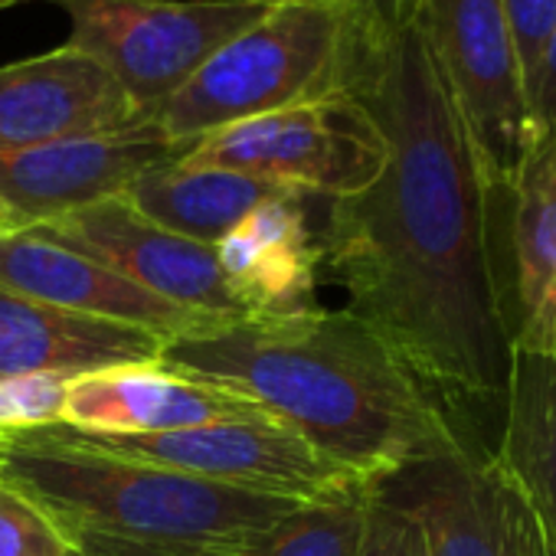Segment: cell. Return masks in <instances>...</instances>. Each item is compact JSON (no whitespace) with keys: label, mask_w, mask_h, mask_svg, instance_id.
I'll list each match as a JSON object with an SVG mask.
<instances>
[{"label":"cell","mask_w":556,"mask_h":556,"mask_svg":"<svg viewBox=\"0 0 556 556\" xmlns=\"http://www.w3.org/2000/svg\"><path fill=\"white\" fill-rule=\"evenodd\" d=\"M0 556H73V549L34 501L0 484Z\"/></svg>","instance_id":"cell-22"},{"label":"cell","mask_w":556,"mask_h":556,"mask_svg":"<svg viewBox=\"0 0 556 556\" xmlns=\"http://www.w3.org/2000/svg\"><path fill=\"white\" fill-rule=\"evenodd\" d=\"M122 86L73 47L0 66V151L141 125Z\"/></svg>","instance_id":"cell-13"},{"label":"cell","mask_w":556,"mask_h":556,"mask_svg":"<svg viewBox=\"0 0 556 556\" xmlns=\"http://www.w3.org/2000/svg\"><path fill=\"white\" fill-rule=\"evenodd\" d=\"M0 289L63 312L131 325L157 334L161 341L206 334L229 325L210 315L177 308L138 289L118 271L43 236L34 226L0 236Z\"/></svg>","instance_id":"cell-12"},{"label":"cell","mask_w":556,"mask_h":556,"mask_svg":"<svg viewBox=\"0 0 556 556\" xmlns=\"http://www.w3.org/2000/svg\"><path fill=\"white\" fill-rule=\"evenodd\" d=\"M164 341L151 331L63 312L0 289V380L50 374L76 380L99 370L157 364Z\"/></svg>","instance_id":"cell-17"},{"label":"cell","mask_w":556,"mask_h":556,"mask_svg":"<svg viewBox=\"0 0 556 556\" xmlns=\"http://www.w3.org/2000/svg\"><path fill=\"white\" fill-rule=\"evenodd\" d=\"M70 380L34 374L0 380V432H27L63 419Z\"/></svg>","instance_id":"cell-21"},{"label":"cell","mask_w":556,"mask_h":556,"mask_svg":"<svg viewBox=\"0 0 556 556\" xmlns=\"http://www.w3.org/2000/svg\"><path fill=\"white\" fill-rule=\"evenodd\" d=\"M331 4H351V0H331Z\"/></svg>","instance_id":"cell-29"},{"label":"cell","mask_w":556,"mask_h":556,"mask_svg":"<svg viewBox=\"0 0 556 556\" xmlns=\"http://www.w3.org/2000/svg\"><path fill=\"white\" fill-rule=\"evenodd\" d=\"M226 419H271L252 400L180 377L161 364H135L70 380L63 426L99 435H157Z\"/></svg>","instance_id":"cell-14"},{"label":"cell","mask_w":556,"mask_h":556,"mask_svg":"<svg viewBox=\"0 0 556 556\" xmlns=\"http://www.w3.org/2000/svg\"><path fill=\"white\" fill-rule=\"evenodd\" d=\"M501 11L507 21L510 47L527 96V118H530V96L536 86V73L549 47V37L556 30V0H501Z\"/></svg>","instance_id":"cell-23"},{"label":"cell","mask_w":556,"mask_h":556,"mask_svg":"<svg viewBox=\"0 0 556 556\" xmlns=\"http://www.w3.org/2000/svg\"><path fill=\"white\" fill-rule=\"evenodd\" d=\"M286 193L302 190H289L282 184L223 167H193L184 161H170L141 174L122 197L148 223L200 245H216L255 206Z\"/></svg>","instance_id":"cell-18"},{"label":"cell","mask_w":556,"mask_h":556,"mask_svg":"<svg viewBox=\"0 0 556 556\" xmlns=\"http://www.w3.org/2000/svg\"><path fill=\"white\" fill-rule=\"evenodd\" d=\"M0 484L34 501L73 556H223L302 504L99 452L63 422L0 432Z\"/></svg>","instance_id":"cell-3"},{"label":"cell","mask_w":556,"mask_h":556,"mask_svg":"<svg viewBox=\"0 0 556 556\" xmlns=\"http://www.w3.org/2000/svg\"><path fill=\"white\" fill-rule=\"evenodd\" d=\"M370 491L416 517L429 556H556L484 432H468L448 452L413 462Z\"/></svg>","instance_id":"cell-7"},{"label":"cell","mask_w":556,"mask_h":556,"mask_svg":"<svg viewBox=\"0 0 556 556\" xmlns=\"http://www.w3.org/2000/svg\"><path fill=\"white\" fill-rule=\"evenodd\" d=\"M70 432L79 442L128 462L161 465L216 484L292 501H315L354 488H370L278 419H226L157 435Z\"/></svg>","instance_id":"cell-8"},{"label":"cell","mask_w":556,"mask_h":556,"mask_svg":"<svg viewBox=\"0 0 556 556\" xmlns=\"http://www.w3.org/2000/svg\"><path fill=\"white\" fill-rule=\"evenodd\" d=\"M14 229H21L17 219H14V213H11L4 203H0V236H8V232H14Z\"/></svg>","instance_id":"cell-26"},{"label":"cell","mask_w":556,"mask_h":556,"mask_svg":"<svg viewBox=\"0 0 556 556\" xmlns=\"http://www.w3.org/2000/svg\"><path fill=\"white\" fill-rule=\"evenodd\" d=\"M426 21L484 174L510 190L530 118L501 0H426Z\"/></svg>","instance_id":"cell-9"},{"label":"cell","mask_w":556,"mask_h":556,"mask_svg":"<svg viewBox=\"0 0 556 556\" xmlns=\"http://www.w3.org/2000/svg\"><path fill=\"white\" fill-rule=\"evenodd\" d=\"M262 8H292V4H312V0H255Z\"/></svg>","instance_id":"cell-27"},{"label":"cell","mask_w":556,"mask_h":556,"mask_svg":"<svg viewBox=\"0 0 556 556\" xmlns=\"http://www.w3.org/2000/svg\"><path fill=\"white\" fill-rule=\"evenodd\" d=\"M504 262L510 348L556 354V144H530L517 167Z\"/></svg>","instance_id":"cell-16"},{"label":"cell","mask_w":556,"mask_h":556,"mask_svg":"<svg viewBox=\"0 0 556 556\" xmlns=\"http://www.w3.org/2000/svg\"><path fill=\"white\" fill-rule=\"evenodd\" d=\"M66 11L70 43L99 63L144 122L236 34L265 17L255 0H47Z\"/></svg>","instance_id":"cell-5"},{"label":"cell","mask_w":556,"mask_h":556,"mask_svg":"<svg viewBox=\"0 0 556 556\" xmlns=\"http://www.w3.org/2000/svg\"><path fill=\"white\" fill-rule=\"evenodd\" d=\"M305 193L255 206L213 252L226 289L245 318H282L318 308V239Z\"/></svg>","instance_id":"cell-15"},{"label":"cell","mask_w":556,"mask_h":556,"mask_svg":"<svg viewBox=\"0 0 556 556\" xmlns=\"http://www.w3.org/2000/svg\"><path fill=\"white\" fill-rule=\"evenodd\" d=\"M341 30L344 4L331 0L268 8L223 43L154 122L193 148L219 128L334 96Z\"/></svg>","instance_id":"cell-4"},{"label":"cell","mask_w":556,"mask_h":556,"mask_svg":"<svg viewBox=\"0 0 556 556\" xmlns=\"http://www.w3.org/2000/svg\"><path fill=\"white\" fill-rule=\"evenodd\" d=\"M180 161L341 200L367 190L383 174L387 141L354 99L334 92L219 128L200 138Z\"/></svg>","instance_id":"cell-6"},{"label":"cell","mask_w":556,"mask_h":556,"mask_svg":"<svg viewBox=\"0 0 556 556\" xmlns=\"http://www.w3.org/2000/svg\"><path fill=\"white\" fill-rule=\"evenodd\" d=\"M14 4H21V0H0V11H4V8H14Z\"/></svg>","instance_id":"cell-28"},{"label":"cell","mask_w":556,"mask_h":556,"mask_svg":"<svg viewBox=\"0 0 556 556\" xmlns=\"http://www.w3.org/2000/svg\"><path fill=\"white\" fill-rule=\"evenodd\" d=\"M190 144L167 138L157 122L118 131L0 151V203L17 226H40L63 213L122 197L141 174L180 161Z\"/></svg>","instance_id":"cell-10"},{"label":"cell","mask_w":556,"mask_h":556,"mask_svg":"<svg viewBox=\"0 0 556 556\" xmlns=\"http://www.w3.org/2000/svg\"><path fill=\"white\" fill-rule=\"evenodd\" d=\"M530 144H556V30L530 96Z\"/></svg>","instance_id":"cell-25"},{"label":"cell","mask_w":556,"mask_h":556,"mask_svg":"<svg viewBox=\"0 0 556 556\" xmlns=\"http://www.w3.org/2000/svg\"><path fill=\"white\" fill-rule=\"evenodd\" d=\"M370 488L295 504L255 540L223 556H357L367 527Z\"/></svg>","instance_id":"cell-20"},{"label":"cell","mask_w":556,"mask_h":556,"mask_svg":"<svg viewBox=\"0 0 556 556\" xmlns=\"http://www.w3.org/2000/svg\"><path fill=\"white\" fill-rule=\"evenodd\" d=\"M43 236L102 262L138 289L219 321H245L219 271L213 245H200L148 223L125 197L63 213L34 226Z\"/></svg>","instance_id":"cell-11"},{"label":"cell","mask_w":556,"mask_h":556,"mask_svg":"<svg viewBox=\"0 0 556 556\" xmlns=\"http://www.w3.org/2000/svg\"><path fill=\"white\" fill-rule=\"evenodd\" d=\"M357 556H429L416 517L370 491L367 527Z\"/></svg>","instance_id":"cell-24"},{"label":"cell","mask_w":556,"mask_h":556,"mask_svg":"<svg viewBox=\"0 0 556 556\" xmlns=\"http://www.w3.org/2000/svg\"><path fill=\"white\" fill-rule=\"evenodd\" d=\"M334 92L374 118L387 164L367 190L328 200L318 278L348 292V312L458 419L501 422L510 190L484 174L426 0L344 4Z\"/></svg>","instance_id":"cell-1"},{"label":"cell","mask_w":556,"mask_h":556,"mask_svg":"<svg viewBox=\"0 0 556 556\" xmlns=\"http://www.w3.org/2000/svg\"><path fill=\"white\" fill-rule=\"evenodd\" d=\"M494 455L556 546V354L514 351Z\"/></svg>","instance_id":"cell-19"},{"label":"cell","mask_w":556,"mask_h":556,"mask_svg":"<svg viewBox=\"0 0 556 556\" xmlns=\"http://www.w3.org/2000/svg\"><path fill=\"white\" fill-rule=\"evenodd\" d=\"M157 364L252 400L370 488L484 432L458 419L348 308L245 318L174 338Z\"/></svg>","instance_id":"cell-2"}]
</instances>
